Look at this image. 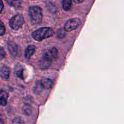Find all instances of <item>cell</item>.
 Wrapping results in <instances>:
<instances>
[{
    "label": "cell",
    "instance_id": "obj_1",
    "mask_svg": "<svg viewBox=\"0 0 124 124\" xmlns=\"http://www.w3.org/2000/svg\"><path fill=\"white\" fill-rule=\"evenodd\" d=\"M54 34V31L51 27H42L33 32L32 36L36 41H41L48 38L53 36Z\"/></svg>",
    "mask_w": 124,
    "mask_h": 124
},
{
    "label": "cell",
    "instance_id": "obj_2",
    "mask_svg": "<svg viewBox=\"0 0 124 124\" xmlns=\"http://www.w3.org/2000/svg\"><path fill=\"white\" fill-rule=\"evenodd\" d=\"M30 22L33 25H38L42 22V11L38 6H32L29 9Z\"/></svg>",
    "mask_w": 124,
    "mask_h": 124
},
{
    "label": "cell",
    "instance_id": "obj_3",
    "mask_svg": "<svg viewBox=\"0 0 124 124\" xmlns=\"http://www.w3.org/2000/svg\"><path fill=\"white\" fill-rule=\"evenodd\" d=\"M24 23V19L21 15H16L14 16L9 21V25L12 29L18 30L23 26Z\"/></svg>",
    "mask_w": 124,
    "mask_h": 124
},
{
    "label": "cell",
    "instance_id": "obj_4",
    "mask_svg": "<svg viewBox=\"0 0 124 124\" xmlns=\"http://www.w3.org/2000/svg\"><path fill=\"white\" fill-rule=\"evenodd\" d=\"M81 23V19L78 18H74L69 19L64 25V30L66 31H73L79 26Z\"/></svg>",
    "mask_w": 124,
    "mask_h": 124
},
{
    "label": "cell",
    "instance_id": "obj_5",
    "mask_svg": "<svg viewBox=\"0 0 124 124\" xmlns=\"http://www.w3.org/2000/svg\"><path fill=\"white\" fill-rule=\"evenodd\" d=\"M58 56V50L55 47L48 50L44 53L42 57L52 61L53 59H55Z\"/></svg>",
    "mask_w": 124,
    "mask_h": 124
},
{
    "label": "cell",
    "instance_id": "obj_6",
    "mask_svg": "<svg viewBox=\"0 0 124 124\" xmlns=\"http://www.w3.org/2000/svg\"><path fill=\"white\" fill-rule=\"evenodd\" d=\"M7 47H8V50L11 56L13 57L16 56L18 51V47L16 44L13 41H10L7 43Z\"/></svg>",
    "mask_w": 124,
    "mask_h": 124
},
{
    "label": "cell",
    "instance_id": "obj_7",
    "mask_svg": "<svg viewBox=\"0 0 124 124\" xmlns=\"http://www.w3.org/2000/svg\"><path fill=\"white\" fill-rule=\"evenodd\" d=\"M10 69L6 65H2L0 68V77L3 80L8 79L10 77Z\"/></svg>",
    "mask_w": 124,
    "mask_h": 124
},
{
    "label": "cell",
    "instance_id": "obj_8",
    "mask_svg": "<svg viewBox=\"0 0 124 124\" xmlns=\"http://www.w3.org/2000/svg\"><path fill=\"white\" fill-rule=\"evenodd\" d=\"M52 61L42 57L41 60L39 62V67L41 69H47L50 66Z\"/></svg>",
    "mask_w": 124,
    "mask_h": 124
},
{
    "label": "cell",
    "instance_id": "obj_9",
    "mask_svg": "<svg viewBox=\"0 0 124 124\" xmlns=\"http://www.w3.org/2000/svg\"><path fill=\"white\" fill-rule=\"evenodd\" d=\"M40 85L42 87V89L48 90L52 88V85H53V82L50 79H43L39 81Z\"/></svg>",
    "mask_w": 124,
    "mask_h": 124
},
{
    "label": "cell",
    "instance_id": "obj_10",
    "mask_svg": "<svg viewBox=\"0 0 124 124\" xmlns=\"http://www.w3.org/2000/svg\"><path fill=\"white\" fill-rule=\"evenodd\" d=\"M24 67L23 65H21V64H17L15 65L14 69V71L15 75H16V76H18V78H21V79H23L24 78H23V73H24Z\"/></svg>",
    "mask_w": 124,
    "mask_h": 124
},
{
    "label": "cell",
    "instance_id": "obj_11",
    "mask_svg": "<svg viewBox=\"0 0 124 124\" xmlns=\"http://www.w3.org/2000/svg\"><path fill=\"white\" fill-rule=\"evenodd\" d=\"M8 93L4 90H0V105L5 106L7 105Z\"/></svg>",
    "mask_w": 124,
    "mask_h": 124
},
{
    "label": "cell",
    "instance_id": "obj_12",
    "mask_svg": "<svg viewBox=\"0 0 124 124\" xmlns=\"http://www.w3.org/2000/svg\"><path fill=\"white\" fill-rule=\"evenodd\" d=\"M36 50V47L34 46H29L25 50V57L26 59H30Z\"/></svg>",
    "mask_w": 124,
    "mask_h": 124
},
{
    "label": "cell",
    "instance_id": "obj_13",
    "mask_svg": "<svg viewBox=\"0 0 124 124\" xmlns=\"http://www.w3.org/2000/svg\"><path fill=\"white\" fill-rule=\"evenodd\" d=\"M71 2L72 1L71 0H64L62 1V8L64 10H69L71 7Z\"/></svg>",
    "mask_w": 124,
    "mask_h": 124
},
{
    "label": "cell",
    "instance_id": "obj_14",
    "mask_svg": "<svg viewBox=\"0 0 124 124\" xmlns=\"http://www.w3.org/2000/svg\"><path fill=\"white\" fill-rule=\"evenodd\" d=\"M23 112L25 115L29 116L31 113V108L29 105H24L23 107Z\"/></svg>",
    "mask_w": 124,
    "mask_h": 124
},
{
    "label": "cell",
    "instance_id": "obj_15",
    "mask_svg": "<svg viewBox=\"0 0 124 124\" xmlns=\"http://www.w3.org/2000/svg\"><path fill=\"white\" fill-rule=\"evenodd\" d=\"M7 4L15 8H19L21 6V1H7Z\"/></svg>",
    "mask_w": 124,
    "mask_h": 124
},
{
    "label": "cell",
    "instance_id": "obj_16",
    "mask_svg": "<svg viewBox=\"0 0 124 124\" xmlns=\"http://www.w3.org/2000/svg\"><path fill=\"white\" fill-rule=\"evenodd\" d=\"M42 87L40 85L39 82H37L36 84V85H35V88H34V92L35 93H40L42 91Z\"/></svg>",
    "mask_w": 124,
    "mask_h": 124
},
{
    "label": "cell",
    "instance_id": "obj_17",
    "mask_svg": "<svg viewBox=\"0 0 124 124\" xmlns=\"http://www.w3.org/2000/svg\"><path fill=\"white\" fill-rule=\"evenodd\" d=\"M6 33V28L4 24L0 20V36H2Z\"/></svg>",
    "mask_w": 124,
    "mask_h": 124
},
{
    "label": "cell",
    "instance_id": "obj_18",
    "mask_svg": "<svg viewBox=\"0 0 124 124\" xmlns=\"http://www.w3.org/2000/svg\"><path fill=\"white\" fill-rule=\"evenodd\" d=\"M12 124H24V121L21 117H16L12 121Z\"/></svg>",
    "mask_w": 124,
    "mask_h": 124
},
{
    "label": "cell",
    "instance_id": "obj_19",
    "mask_svg": "<svg viewBox=\"0 0 124 124\" xmlns=\"http://www.w3.org/2000/svg\"><path fill=\"white\" fill-rule=\"evenodd\" d=\"M65 30H63V29H59L58 30V33H57V36L59 38H62L65 36Z\"/></svg>",
    "mask_w": 124,
    "mask_h": 124
},
{
    "label": "cell",
    "instance_id": "obj_20",
    "mask_svg": "<svg viewBox=\"0 0 124 124\" xmlns=\"http://www.w3.org/2000/svg\"><path fill=\"white\" fill-rule=\"evenodd\" d=\"M6 56V52L4 48L0 46V61L3 59Z\"/></svg>",
    "mask_w": 124,
    "mask_h": 124
},
{
    "label": "cell",
    "instance_id": "obj_21",
    "mask_svg": "<svg viewBox=\"0 0 124 124\" xmlns=\"http://www.w3.org/2000/svg\"><path fill=\"white\" fill-rule=\"evenodd\" d=\"M3 8H4V4L3 2H2V1L0 0V13L2 12Z\"/></svg>",
    "mask_w": 124,
    "mask_h": 124
},
{
    "label": "cell",
    "instance_id": "obj_22",
    "mask_svg": "<svg viewBox=\"0 0 124 124\" xmlns=\"http://www.w3.org/2000/svg\"><path fill=\"white\" fill-rule=\"evenodd\" d=\"M73 2H75V3H81V2H83V1H76V0H75V1H73Z\"/></svg>",
    "mask_w": 124,
    "mask_h": 124
},
{
    "label": "cell",
    "instance_id": "obj_23",
    "mask_svg": "<svg viewBox=\"0 0 124 124\" xmlns=\"http://www.w3.org/2000/svg\"><path fill=\"white\" fill-rule=\"evenodd\" d=\"M0 124H4V121L2 119H0Z\"/></svg>",
    "mask_w": 124,
    "mask_h": 124
}]
</instances>
